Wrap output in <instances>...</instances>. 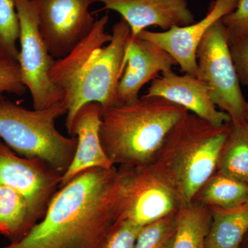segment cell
Instances as JSON below:
<instances>
[{"label": "cell", "mask_w": 248, "mask_h": 248, "mask_svg": "<svg viewBox=\"0 0 248 248\" xmlns=\"http://www.w3.org/2000/svg\"><path fill=\"white\" fill-rule=\"evenodd\" d=\"M122 219L141 227L174 215L182 206L151 165L117 168Z\"/></svg>", "instance_id": "8"}, {"label": "cell", "mask_w": 248, "mask_h": 248, "mask_svg": "<svg viewBox=\"0 0 248 248\" xmlns=\"http://www.w3.org/2000/svg\"><path fill=\"white\" fill-rule=\"evenodd\" d=\"M248 200V185L215 172L196 194L193 201L210 208L231 210Z\"/></svg>", "instance_id": "18"}, {"label": "cell", "mask_w": 248, "mask_h": 248, "mask_svg": "<svg viewBox=\"0 0 248 248\" xmlns=\"http://www.w3.org/2000/svg\"><path fill=\"white\" fill-rule=\"evenodd\" d=\"M17 62L0 58V98L4 93L23 95L27 91Z\"/></svg>", "instance_id": "24"}, {"label": "cell", "mask_w": 248, "mask_h": 248, "mask_svg": "<svg viewBox=\"0 0 248 248\" xmlns=\"http://www.w3.org/2000/svg\"><path fill=\"white\" fill-rule=\"evenodd\" d=\"M210 208L192 201L177 213V231L172 248H205V239L211 223Z\"/></svg>", "instance_id": "17"}, {"label": "cell", "mask_w": 248, "mask_h": 248, "mask_svg": "<svg viewBox=\"0 0 248 248\" xmlns=\"http://www.w3.org/2000/svg\"><path fill=\"white\" fill-rule=\"evenodd\" d=\"M27 202L16 191L0 184V234L11 242L22 239L30 231Z\"/></svg>", "instance_id": "20"}, {"label": "cell", "mask_w": 248, "mask_h": 248, "mask_svg": "<svg viewBox=\"0 0 248 248\" xmlns=\"http://www.w3.org/2000/svg\"><path fill=\"white\" fill-rule=\"evenodd\" d=\"M229 48L240 84L248 87V36L236 41Z\"/></svg>", "instance_id": "25"}, {"label": "cell", "mask_w": 248, "mask_h": 248, "mask_svg": "<svg viewBox=\"0 0 248 248\" xmlns=\"http://www.w3.org/2000/svg\"><path fill=\"white\" fill-rule=\"evenodd\" d=\"M102 110L100 104L90 103L81 108L75 117L68 133L77 139L76 153L62 176L60 187L87 170L111 169L115 166L104 152L101 142L99 129Z\"/></svg>", "instance_id": "15"}, {"label": "cell", "mask_w": 248, "mask_h": 248, "mask_svg": "<svg viewBox=\"0 0 248 248\" xmlns=\"http://www.w3.org/2000/svg\"><path fill=\"white\" fill-rule=\"evenodd\" d=\"M100 11H112L122 16L136 37L146 28L158 27L164 31L195 22L186 0H95Z\"/></svg>", "instance_id": "12"}, {"label": "cell", "mask_w": 248, "mask_h": 248, "mask_svg": "<svg viewBox=\"0 0 248 248\" xmlns=\"http://www.w3.org/2000/svg\"><path fill=\"white\" fill-rule=\"evenodd\" d=\"M228 45L248 36V0H239L236 8L222 18Z\"/></svg>", "instance_id": "23"}, {"label": "cell", "mask_w": 248, "mask_h": 248, "mask_svg": "<svg viewBox=\"0 0 248 248\" xmlns=\"http://www.w3.org/2000/svg\"><path fill=\"white\" fill-rule=\"evenodd\" d=\"M239 0H215L205 17L186 27H174L164 32L143 30L140 38L159 46L177 62L185 73L197 77L196 53L204 35L210 27L236 8Z\"/></svg>", "instance_id": "11"}, {"label": "cell", "mask_w": 248, "mask_h": 248, "mask_svg": "<svg viewBox=\"0 0 248 248\" xmlns=\"http://www.w3.org/2000/svg\"><path fill=\"white\" fill-rule=\"evenodd\" d=\"M142 227L124 220L109 239L105 248H135Z\"/></svg>", "instance_id": "26"}, {"label": "cell", "mask_w": 248, "mask_h": 248, "mask_svg": "<svg viewBox=\"0 0 248 248\" xmlns=\"http://www.w3.org/2000/svg\"><path fill=\"white\" fill-rule=\"evenodd\" d=\"M187 112L164 98L146 95L102 108L104 151L115 166L151 164L170 129Z\"/></svg>", "instance_id": "4"}, {"label": "cell", "mask_w": 248, "mask_h": 248, "mask_svg": "<svg viewBox=\"0 0 248 248\" xmlns=\"http://www.w3.org/2000/svg\"><path fill=\"white\" fill-rule=\"evenodd\" d=\"M216 172L248 185V134L244 125H234L231 122Z\"/></svg>", "instance_id": "19"}, {"label": "cell", "mask_w": 248, "mask_h": 248, "mask_svg": "<svg viewBox=\"0 0 248 248\" xmlns=\"http://www.w3.org/2000/svg\"><path fill=\"white\" fill-rule=\"evenodd\" d=\"M239 248H248V231L241 241Z\"/></svg>", "instance_id": "28"}, {"label": "cell", "mask_w": 248, "mask_h": 248, "mask_svg": "<svg viewBox=\"0 0 248 248\" xmlns=\"http://www.w3.org/2000/svg\"><path fill=\"white\" fill-rule=\"evenodd\" d=\"M49 53L64 58L92 30L95 19L90 7L95 0H31Z\"/></svg>", "instance_id": "10"}, {"label": "cell", "mask_w": 248, "mask_h": 248, "mask_svg": "<svg viewBox=\"0 0 248 248\" xmlns=\"http://www.w3.org/2000/svg\"><path fill=\"white\" fill-rule=\"evenodd\" d=\"M62 176L45 161L17 155L0 140V184L16 191L27 202L30 230L45 215Z\"/></svg>", "instance_id": "9"}, {"label": "cell", "mask_w": 248, "mask_h": 248, "mask_svg": "<svg viewBox=\"0 0 248 248\" xmlns=\"http://www.w3.org/2000/svg\"><path fill=\"white\" fill-rule=\"evenodd\" d=\"M19 17V63L23 83L32 98V107L42 110L62 102L63 95L50 79L56 60L49 53L41 35L35 6L31 0H15Z\"/></svg>", "instance_id": "7"}, {"label": "cell", "mask_w": 248, "mask_h": 248, "mask_svg": "<svg viewBox=\"0 0 248 248\" xmlns=\"http://www.w3.org/2000/svg\"><path fill=\"white\" fill-rule=\"evenodd\" d=\"M145 95L164 98L216 125L231 122L214 104L208 86L189 73L180 76L172 70L162 73L152 81Z\"/></svg>", "instance_id": "13"}, {"label": "cell", "mask_w": 248, "mask_h": 248, "mask_svg": "<svg viewBox=\"0 0 248 248\" xmlns=\"http://www.w3.org/2000/svg\"><path fill=\"white\" fill-rule=\"evenodd\" d=\"M67 114L64 102L42 110H29L0 98V140L24 157L45 161L64 174L73 161L76 138L57 129L56 120Z\"/></svg>", "instance_id": "5"}, {"label": "cell", "mask_w": 248, "mask_h": 248, "mask_svg": "<svg viewBox=\"0 0 248 248\" xmlns=\"http://www.w3.org/2000/svg\"><path fill=\"white\" fill-rule=\"evenodd\" d=\"M174 66H178L177 62L159 46L138 36L132 37L127 49L126 66L116 94L117 105L136 101L145 84Z\"/></svg>", "instance_id": "14"}, {"label": "cell", "mask_w": 248, "mask_h": 248, "mask_svg": "<svg viewBox=\"0 0 248 248\" xmlns=\"http://www.w3.org/2000/svg\"><path fill=\"white\" fill-rule=\"evenodd\" d=\"M196 58L197 77L208 86L215 105L229 116L232 124L244 125L247 99L232 60L222 19L204 35Z\"/></svg>", "instance_id": "6"}, {"label": "cell", "mask_w": 248, "mask_h": 248, "mask_svg": "<svg viewBox=\"0 0 248 248\" xmlns=\"http://www.w3.org/2000/svg\"><path fill=\"white\" fill-rule=\"evenodd\" d=\"M122 221L117 167L95 168L60 187L42 220L3 248H105Z\"/></svg>", "instance_id": "1"}, {"label": "cell", "mask_w": 248, "mask_h": 248, "mask_svg": "<svg viewBox=\"0 0 248 248\" xmlns=\"http://www.w3.org/2000/svg\"><path fill=\"white\" fill-rule=\"evenodd\" d=\"M244 129L246 133L248 134V99H247V104H246V113H245V123Z\"/></svg>", "instance_id": "27"}, {"label": "cell", "mask_w": 248, "mask_h": 248, "mask_svg": "<svg viewBox=\"0 0 248 248\" xmlns=\"http://www.w3.org/2000/svg\"><path fill=\"white\" fill-rule=\"evenodd\" d=\"M108 14L95 21L89 35L64 58L56 60L49 76L63 95L67 131L86 104L97 103L102 108L117 106V87L126 66L131 30L123 19L107 31Z\"/></svg>", "instance_id": "2"}, {"label": "cell", "mask_w": 248, "mask_h": 248, "mask_svg": "<svg viewBox=\"0 0 248 248\" xmlns=\"http://www.w3.org/2000/svg\"><path fill=\"white\" fill-rule=\"evenodd\" d=\"M20 26L15 0H0V58L17 62Z\"/></svg>", "instance_id": "21"}, {"label": "cell", "mask_w": 248, "mask_h": 248, "mask_svg": "<svg viewBox=\"0 0 248 248\" xmlns=\"http://www.w3.org/2000/svg\"><path fill=\"white\" fill-rule=\"evenodd\" d=\"M231 122L216 125L187 112L165 138L151 166L175 192L183 205L190 203L216 172Z\"/></svg>", "instance_id": "3"}, {"label": "cell", "mask_w": 248, "mask_h": 248, "mask_svg": "<svg viewBox=\"0 0 248 248\" xmlns=\"http://www.w3.org/2000/svg\"><path fill=\"white\" fill-rule=\"evenodd\" d=\"M210 210L211 223L205 248H239L248 231V200L231 210Z\"/></svg>", "instance_id": "16"}, {"label": "cell", "mask_w": 248, "mask_h": 248, "mask_svg": "<svg viewBox=\"0 0 248 248\" xmlns=\"http://www.w3.org/2000/svg\"><path fill=\"white\" fill-rule=\"evenodd\" d=\"M177 213L142 227L135 248H172L177 234Z\"/></svg>", "instance_id": "22"}]
</instances>
